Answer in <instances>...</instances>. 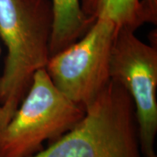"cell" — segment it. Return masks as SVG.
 I'll return each mask as SVG.
<instances>
[{
    "instance_id": "6da1fadb",
    "label": "cell",
    "mask_w": 157,
    "mask_h": 157,
    "mask_svg": "<svg viewBox=\"0 0 157 157\" xmlns=\"http://www.w3.org/2000/svg\"><path fill=\"white\" fill-rule=\"evenodd\" d=\"M52 26L49 0H0V38L7 49L0 77L6 126L26 95L34 74L48 63Z\"/></svg>"
},
{
    "instance_id": "7a4b0ae2",
    "label": "cell",
    "mask_w": 157,
    "mask_h": 157,
    "mask_svg": "<svg viewBox=\"0 0 157 157\" xmlns=\"http://www.w3.org/2000/svg\"><path fill=\"white\" fill-rule=\"evenodd\" d=\"M32 157H144L127 90L110 79L74 128Z\"/></svg>"
},
{
    "instance_id": "3957f363",
    "label": "cell",
    "mask_w": 157,
    "mask_h": 157,
    "mask_svg": "<svg viewBox=\"0 0 157 157\" xmlns=\"http://www.w3.org/2000/svg\"><path fill=\"white\" fill-rule=\"evenodd\" d=\"M84 115V109L54 86L45 68L40 69L0 133V157H32L43 149L45 141L59 139Z\"/></svg>"
},
{
    "instance_id": "277c9868",
    "label": "cell",
    "mask_w": 157,
    "mask_h": 157,
    "mask_svg": "<svg viewBox=\"0 0 157 157\" xmlns=\"http://www.w3.org/2000/svg\"><path fill=\"white\" fill-rule=\"evenodd\" d=\"M119 26L97 18L73 44L50 57L45 70L65 96L86 109L110 81V57Z\"/></svg>"
},
{
    "instance_id": "5b68a950",
    "label": "cell",
    "mask_w": 157,
    "mask_h": 157,
    "mask_svg": "<svg viewBox=\"0 0 157 157\" xmlns=\"http://www.w3.org/2000/svg\"><path fill=\"white\" fill-rule=\"evenodd\" d=\"M135 31L118 30L110 57V78L122 86L134 102L144 157H157V46L140 40Z\"/></svg>"
},
{
    "instance_id": "8992f818",
    "label": "cell",
    "mask_w": 157,
    "mask_h": 157,
    "mask_svg": "<svg viewBox=\"0 0 157 157\" xmlns=\"http://www.w3.org/2000/svg\"><path fill=\"white\" fill-rule=\"evenodd\" d=\"M53 26L50 56L61 52L80 39L93 23L86 17L80 0H52Z\"/></svg>"
},
{
    "instance_id": "52a82bcc",
    "label": "cell",
    "mask_w": 157,
    "mask_h": 157,
    "mask_svg": "<svg viewBox=\"0 0 157 157\" xmlns=\"http://www.w3.org/2000/svg\"><path fill=\"white\" fill-rule=\"evenodd\" d=\"M140 0H80L81 9L91 23L107 17L121 27L135 31L139 28Z\"/></svg>"
},
{
    "instance_id": "ba28073f",
    "label": "cell",
    "mask_w": 157,
    "mask_h": 157,
    "mask_svg": "<svg viewBox=\"0 0 157 157\" xmlns=\"http://www.w3.org/2000/svg\"><path fill=\"white\" fill-rule=\"evenodd\" d=\"M145 23L156 25L157 0H140L138 11L139 26Z\"/></svg>"
},
{
    "instance_id": "9c48e42d",
    "label": "cell",
    "mask_w": 157,
    "mask_h": 157,
    "mask_svg": "<svg viewBox=\"0 0 157 157\" xmlns=\"http://www.w3.org/2000/svg\"><path fill=\"white\" fill-rule=\"evenodd\" d=\"M1 52V50H0ZM6 127V122H5V120H4V115H3V112H2V109L0 107V133L3 129L5 128Z\"/></svg>"
}]
</instances>
